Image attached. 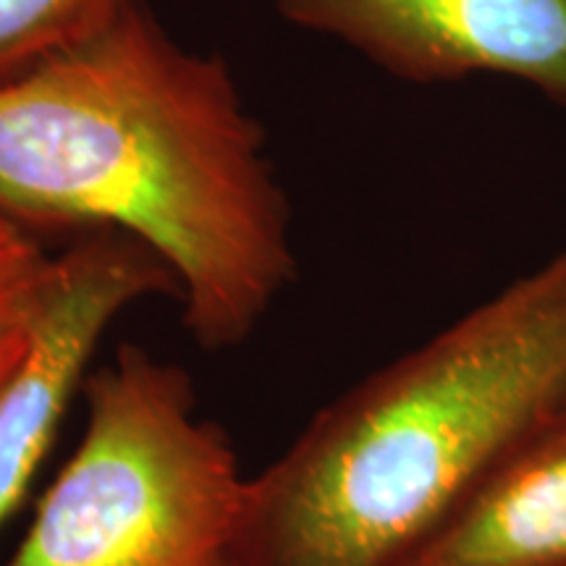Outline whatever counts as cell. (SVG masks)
Returning <instances> with one entry per match:
<instances>
[{"instance_id": "obj_6", "label": "cell", "mask_w": 566, "mask_h": 566, "mask_svg": "<svg viewBox=\"0 0 566 566\" xmlns=\"http://www.w3.org/2000/svg\"><path fill=\"white\" fill-rule=\"evenodd\" d=\"M405 566H566V420L516 451Z\"/></svg>"}, {"instance_id": "obj_7", "label": "cell", "mask_w": 566, "mask_h": 566, "mask_svg": "<svg viewBox=\"0 0 566 566\" xmlns=\"http://www.w3.org/2000/svg\"><path fill=\"white\" fill-rule=\"evenodd\" d=\"M129 0H0V82L90 40Z\"/></svg>"}, {"instance_id": "obj_8", "label": "cell", "mask_w": 566, "mask_h": 566, "mask_svg": "<svg viewBox=\"0 0 566 566\" xmlns=\"http://www.w3.org/2000/svg\"><path fill=\"white\" fill-rule=\"evenodd\" d=\"M51 258H45L30 229L0 210V307L30 296Z\"/></svg>"}, {"instance_id": "obj_4", "label": "cell", "mask_w": 566, "mask_h": 566, "mask_svg": "<svg viewBox=\"0 0 566 566\" xmlns=\"http://www.w3.org/2000/svg\"><path fill=\"white\" fill-rule=\"evenodd\" d=\"M179 296L171 268L129 233L92 229L48 263L32 296L30 344L0 386V527L51 449L92 354L134 302Z\"/></svg>"}, {"instance_id": "obj_2", "label": "cell", "mask_w": 566, "mask_h": 566, "mask_svg": "<svg viewBox=\"0 0 566 566\" xmlns=\"http://www.w3.org/2000/svg\"><path fill=\"white\" fill-rule=\"evenodd\" d=\"M566 420V250L373 373L250 483L244 566H405Z\"/></svg>"}, {"instance_id": "obj_9", "label": "cell", "mask_w": 566, "mask_h": 566, "mask_svg": "<svg viewBox=\"0 0 566 566\" xmlns=\"http://www.w3.org/2000/svg\"><path fill=\"white\" fill-rule=\"evenodd\" d=\"M42 281V279H40ZM38 289V286H34ZM32 296L3 304L0 307V386L24 357L27 344H30V315H32Z\"/></svg>"}, {"instance_id": "obj_1", "label": "cell", "mask_w": 566, "mask_h": 566, "mask_svg": "<svg viewBox=\"0 0 566 566\" xmlns=\"http://www.w3.org/2000/svg\"><path fill=\"white\" fill-rule=\"evenodd\" d=\"M0 210L24 229L139 239L210 352L244 344L296 275L286 195L229 66L179 45L137 0L0 82Z\"/></svg>"}, {"instance_id": "obj_3", "label": "cell", "mask_w": 566, "mask_h": 566, "mask_svg": "<svg viewBox=\"0 0 566 566\" xmlns=\"http://www.w3.org/2000/svg\"><path fill=\"white\" fill-rule=\"evenodd\" d=\"M82 394L80 449L3 566H244L252 478L189 373L124 344Z\"/></svg>"}, {"instance_id": "obj_5", "label": "cell", "mask_w": 566, "mask_h": 566, "mask_svg": "<svg viewBox=\"0 0 566 566\" xmlns=\"http://www.w3.org/2000/svg\"><path fill=\"white\" fill-rule=\"evenodd\" d=\"M409 82L506 74L566 108V0H275Z\"/></svg>"}]
</instances>
